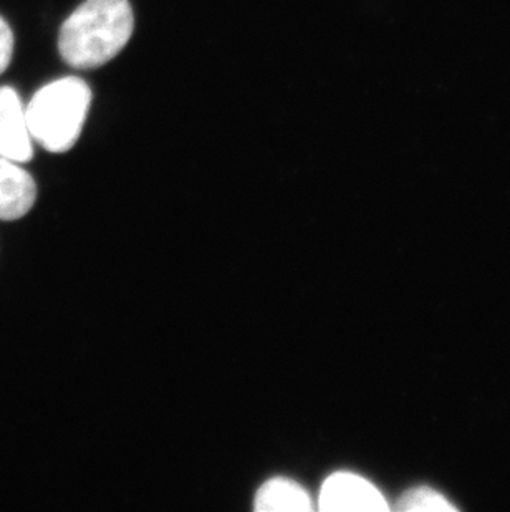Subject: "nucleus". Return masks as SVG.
<instances>
[{"label":"nucleus","instance_id":"obj_5","mask_svg":"<svg viewBox=\"0 0 510 512\" xmlns=\"http://www.w3.org/2000/svg\"><path fill=\"white\" fill-rule=\"evenodd\" d=\"M37 201V184L22 163L0 156V221H17Z\"/></svg>","mask_w":510,"mask_h":512},{"label":"nucleus","instance_id":"obj_1","mask_svg":"<svg viewBox=\"0 0 510 512\" xmlns=\"http://www.w3.org/2000/svg\"><path fill=\"white\" fill-rule=\"evenodd\" d=\"M133 29L130 0H87L63 22L58 52L78 70L102 67L125 49Z\"/></svg>","mask_w":510,"mask_h":512},{"label":"nucleus","instance_id":"obj_8","mask_svg":"<svg viewBox=\"0 0 510 512\" xmlns=\"http://www.w3.org/2000/svg\"><path fill=\"white\" fill-rule=\"evenodd\" d=\"M15 35L9 22L0 15V75L9 68L14 58Z\"/></svg>","mask_w":510,"mask_h":512},{"label":"nucleus","instance_id":"obj_6","mask_svg":"<svg viewBox=\"0 0 510 512\" xmlns=\"http://www.w3.org/2000/svg\"><path fill=\"white\" fill-rule=\"evenodd\" d=\"M255 511L307 512L313 511L312 498L299 483L292 479L274 478L262 484L255 494Z\"/></svg>","mask_w":510,"mask_h":512},{"label":"nucleus","instance_id":"obj_3","mask_svg":"<svg viewBox=\"0 0 510 512\" xmlns=\"http://www.w3.org/2000/svg\"><path fill=\"white\" fill-rule=\"evenodd\" d=\"M320 511H388L390 506L378 489L353 473H335L323 483L318 496Z\"/></svg>","mask_w":510,"mask_h":512},{"label":"nucleus","instance_id":"obj_2","mask_svg":"<svg viewBox=\"0 0 510 512\" xmlns=\"http://www.w3.org/2000/svg\"><path fill=\"white\" fill-rule=\"evenodd\" d=\"M92 90L78 77H63L47 83L25 103L30 135L49 153H67L82 135Z\"/></svg>","mask_w":510,"mask_h":512},{"label":"nucleus","instance_id":"obj_4","mask_svg":"<svg viewBox=\"0 0 510 512\" xmlns=\"http://www.w3.org/2000/svg\"><path fill=\"white\" fill-rule=\"evenodd\" d=\"M34 145L20 93L9 85L0 87V156L25 165L34 158Z\"/></svg>","mask_w":510,"mask_h":512},{"label":"nucleus","instance_id":"obj_7","mask_svg":"<svg viewBox=\"0 0 510 512\" xmlns=\"http://www.w3.org/2000/svg\"><path fill=\"white\" fill-rule=\"evenodd\" d=\"M396 511H458L456 506L449 503L443 494L434 491V489L416 488L409 489L408 493L403 494L395 506Z\"/></svg>","mask_w":510,"mask_h":512}]
</instances>
